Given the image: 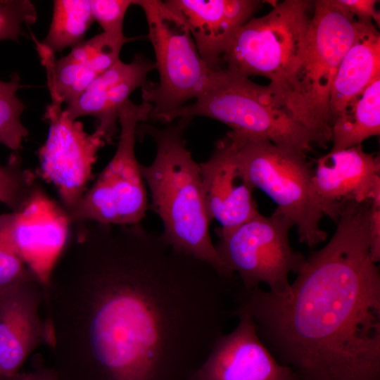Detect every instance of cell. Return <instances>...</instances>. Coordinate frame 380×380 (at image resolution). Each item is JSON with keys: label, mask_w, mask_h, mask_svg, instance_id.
<instances>
[{"label": "cell", "mask_w": 380, "mask_h": 380, "mask_svg": "<svg viewBox=\"0 0 380 380\" xmlns=\"http://www.w3.org/2000/svg\"><path fill=\"white\" fill-rule=\"evenodd\" d=\"M208 215L227 232L259 213L253 198L254 187L239 160L232 139L227 133L219 139L210 158L199 163Z\"/></svg>", "instance_id": "14"}, {"label": "cell", "mask_w": 380, "mask_h": 380, "mask_svg": "<svg viewBox=\"0 0 380 380\" xmlns=\"http://www.w3.org/2000/svg\"><path fill=\"white\" fill-rule=\"evenodd\" d=\"M44 118L49 132L39 150V172L54 185L69 215L87 191L98 152L106 143L95 131L87 133L56 103L46 106Z\"/></svg>", "instance_id": "12"}, {"label": "cell", "mask_w": 380, "mask_h": 380, "mask_svg": "<svg viewBox=\"0 0 380 380\" xmlns=\"http://www.w3.org/2000/svg\"><path fill=\"white\" fill-rule=\"evenodd\" d=\"M192 118H179L165 127L139 125L151 137L156 156L140 170L151 196L150 208L163 225L164 240L175 249L203 260L226 275H233L220 260L210 233L199 163L186 146L184 135Z\"/></svg>", "instance_id": "3"}, {"label": "cell", "mask_w": 380, "mask_h": 380, "mask_svg": "<svg viewBox=\"0 0 380 380\" xmlns=\"http://www.w3.org/2000/svg\"><path fill=\"white\" fill-rule=\"evenodd\" d=\"M358 21L373 22L379 26L380 13L376 8V0H337Z\"/></svg>", "instance_id": "29"}, {"label": "cell", "mask_w": 380, "mask_h": 380, "mask_svg": "<svg viewBox=\"0 0 380 380\" xmlns=\"http://www.w3.org/2000/svg\"><path fill=\"white\" fill-rule=\"evenodd\" d=\"M370 202L347 204L335 233L277 294L241 284L245 311L270 353L298 380H380V273L369 252Z\"/></svg>", "instance_id": "2"}, {"label": "cell", "mask_w": 380, "mask_h": 380, "mask_svg": "<svg viewBox=\"0 0 380 380\" xmlns=\"http://www.w3.org/2000/svg\"><path fill=\"white\" fill-rule=\"evenodd\" d=\"M18 380H57V377L53 371L46 369L25 374Z\"/></svg>", "instance_id": "30"}, {"label": "cell", "mask_w": 380, "mask_h": 380, "mask_svg": "<svg viewBox=\"0 0 380 380\" xmlns=\"http://www.w3.org/2000/svg\"><path fill=\"white\" fill-rule=\"evenodd\" d=\"M32 277L34 276L23 260L2 246L0 250V292Z\"/></svg>", "instance_id": "27"}, {"label": "cell", "mask_w": 380, "mask_h": 380, "mask_svg": "<svg viewBox=\"0 0 380 380\" xmlns=\"http://www.w3.org/2000/svg\"><path fill=\"white\" fill-rule=\"evenodd\" d=\"M294 226L277 208L269 217L260 213L227 232H217L215 244L224 266L242 286L253 289L264 283L279 294L289 286L290 273H297L305 256L291 248L289 234Z\"/></svg>", "instance_id": "10"}, {"label": "cell", "mask_w": 380, "mask_h": 380, "mask_svg": "<svg viewBox=\"0 0 380 380\" xmlns=\"http://www.w3.org/2000/svg\"><path fill=\"white\" fill-rule=\"evenodd\" d=\"M32 279L0 292V377L14 376L47 337L38 315L37 298L30 286Z\"/></svg>", "instance_id": "19"}, {"label": "cell", "mask_w": 380, "mask_h": 380, "mask_svg": "<svg viewBox=\"0 0 380 380\" xmlns=\"http://www.w3.org/2000/svg\"><path fill=\"white\" fill-rule=\"evenodd\" d=\"M235 317L237 326L217 339L193 380H298L262 343L249 313Z\"/></svg>", "instance_id": "13"}, {"label": "cell", "mask_w": 380, "mask_h": 380, "mask_svg": "<svg viewBox=\"0 0 380 380\" xmlns=\"http://www.w3.org/2000/svg\"><path fill=\"white\" fill-rule=\"evenodd\" d=\"M155 68V63L142 54L135 55L128 63L120 59L68 103L64 112L71 120L94 117L95 132L110 144L118 131L120 109L135 89L147 84V76Z\"/></svg>", "instance_id": "18"}, {"label": "cell", "mask_w": 380, "mask_h": 380, "mask_svg": "<svg viewBox=\"0 0 380 380\" xmlns=\"http://www.w3.org/2000/svg\"><path fill=\"white\" fill-rule=\"evenodd\" d=\"M94 22L89 0H56L48 33L39 43L55 55L84 41Z\"/></svg>", "instance_id": "22"}, {"label": "cell", "mask_w": 380, "mask_h": 380, "mask_svg": "<svg viewBox=\"0 0 380 380\" xmlns=\"http://www.w3.org/2000/svg\"><path fill=\"white\" fill-rule=\"evenodd\" d=\"M379 77V32L373 22L357 20L356 35L340 63L331 87V125L344 108Z\"/></svg>", "instance_id": "20"}, {"label": "cell", "mask_w": 380, "mask_h": 380, "mask_svg": "<svg viewBox=\"0 0 380 380\" xmlns=\"http://www.w3.org/2000/svg\"><path fill=\"white\" fill-rule=\"evenodd\" d=\"M146 16L158 83L141 88L143 102L152 106L150 118L163 122L170 113L196 99L210 85L215 71L201 58L184 21L160 0H137Z\"/></svg>", "instance_id": "7"}, {"label": "cell", "mask_w": 380, "mask_h": 380, "mask_svg": "<svg viewBox=\"0 0 380 380\" xmlns=\"http://www.w3.org/2000/svg\"><path fill=\"white\" fill-rule=\"evenodd\" d=\"M134 38L102 32L72 48L64 57L55 55L36 41L47 75L51 102L67 105L77 99L99 75L120 60L125 44Z\"/></svg>", "instance_id": "17"}, {"label": "cell", "mask_w": 380, "mask_h": 380, "mask_svg": "<svg viewBox=\"0 0 380 380\" xmlns=\"http://www.w3.org/2000/svg\"><path fill=\"white\" fill-rule=\"evenodd\" d=\"M312 180L323 214L337 221L348 203L368 201L380 192L379 156L362 145L330 151L317 160Z\"/></svg>", "instance_id": "15"}, {"label": "cell", "mask_w": 380, "mask_h": 380, "mask_svg": "<svg viewBox=\"0 0 380 380\" xmlns=\"http://www.w3.org/2000/svg\"><path fill=\"white\" fill-rule=\"evenodd\" d=\"M369 236L372 259L378 263L380 261V192L370 200Z\"/></svg>", "instance_id": "28"}, {"label": "cell", "mask_w": 380, "mask_h": 380, "mask_svg": "<svg viewBox=\"0 0 380 380\" xmlns=\"http://www.w3.org/2000/svg\"><path fill=\"white\" fill-rule=\"evenodd\" d=\"M38 183L34 173L22 166L20 158L13 155L0 165V202L17 212L25 204Z\"/></svg>", "instance_id": "24"}, {"label": "cell", "mask_w": 380, "mask_h": 380, "mask_svg": "<svg viewBox=\"0 0 380 380\" xmlns=\"http://www.w3.org/2000/svg\"><path fill=\"white\" fill-rule=\"evenodd\" d=\"M94 21L99 23L103 32L121 35L127 11L133 0H89Z\"/></svg>", "instance_id": "26"}, {"label": "cell", "mask_w": 380, "mask_h": 380, "mask_svg": "<svg viewBox=\"0 0 380 380\" xmlns=\"http://www.w3.org/2000/svg\"><path fill=\"white\" fill-rule=\"evenodd\" d=\"M357 29V19L337 0L314 1L308 37L300 58L279 86L268 87L276 103L313 134L323 148L331 139V87Z\"/></svg>", "instance_id": "4"}, {"label": "cell", "mask_w": 380, "mask_h": 380, "mask_svg": "<svg viewBox=\"0 0 380 380\" xmlns=\"http://www.w3.org/2000/svg\"><path fill=\"white\" fill-rule=\"evenodd\" d=\"M20 87L16 72L8 81L0 80V144L14 151L22 148L23 140L29 136L21 121L25 105L17 96Z\"/></svg>", "instance_id": "23"}, {"label": "cell", "mask_w": 380, "mask_h": 380, "mask_svg": "<svg viewBox=\"0 0 380 380\" xmlns=\"http://www.w3.org/2000/svg\"><path fill=\"white\" fill-rule=\"evenodd\" d=\"M207 117L218 120L231 131L270 141L306 154L316 137L292 118L274 101L270 89L226 68L215 72L201 95L167 115L163 122L181 118Z\"/></svg>", "instance_id": "5"}, {"label": "cell", "mask_w": 380, "mask_h": 380, "mask_svg": "<svg viewBox=\"0 0 380 380\" xmlns=\"http://www.w3.org/2000/svg\"><path fill=\"white\" fill-rule=\"evenodd\" d=\"M227 134L251 184L297 227L300 242L314 247L324 241L327 234L319 227L324 214L305 154L265 139Z\"/></svg>", "instance_id": "6"}, {"label": "cell", "mask_w": 380, "mask_h": 380, "mask_svg": "<svg viewBox=\"0 0 380 380\" xmlns=\"http://www.w3.org/2000/svg\"><path fill=\"white\" fill-rule=\"evenodd\" d=\"M313 10L314 1L274 3L267 14L252 18L239 30L222 57L223 68L247 78L266 77L268 87L275 89L304 49Z\"/></svg>", "instance_id": "8"}, {"label": "cell", "mask_w": 380, "mask_h": 380, "mask_svg": "<svg viewBox=\"0 0 380 380\" xmlns=\"http://www.w3.org/2000/svg\"><path fill=\"white\" fill-rule=\"evenodd\" d=\"M71 225L62 205L38 184L20 210L0 215V243L23 260L38 282L47 285Z\"/></svg>", "instance_id": "11"}, {"label": "cell", "mask_w": 380, "mask_h": 380, "mask_svg": "<svg viewBox=\"0 0 380 380\" xmlns=\"http://www.w3.org/2000/svg\"><path fill=\"white\" fill-rule=\"evenodd\" d=\"M380 133V77L375 79L334 119L331 151L362 145Z\"/></svg>", "instance_id": "21"}, {"label": "cell", "mask_w": 380, "mask_h": 380, "mask_svg": "<svg viewBox=\"0 0 380 380\" xmlns=\"http://www.w3.org/2000/svg\"><path fill=\"white\" fill-rule=\"evenodd\" d=\"M165 4L186 23L197 50L213 71L239 30L264 3L259 0H168Z\"/></svg>", "instance_id": "16"}, {"label": "cell", "mask_w": 380, "mask_h": 380, "mask_svg": "<svg viewBox=\"0 0 380 380\" xmlns=\"http://www.w3.org/2000/svg\"><path fill=\"white\" fill-rule=\"evenodd\" d=\"M152 106L127 100L119 110L120 134L115 154L69 214L71 224L95 222L112 225L141 223L149 208L146 184L135 154L137 129L150 118Z\"/></svg>", "instance_id": "9"}, {"label": "cell", "mask_w": 380, "mask_h": 380, "mask_svg": "<svg viewBox=\"0 0 380 380\" xmlns=\"http://www.w3.org/2000/svg\"><path fill=\"white\" fill-rule=\"evenodd\" d=\"M81 246L95 298L89 345L102 380H193L235 317L236 275L140 223H96Z\"/></svg>", "instance_id": "1"}, {"label": "cell", "mask_w": 380, "mask_h": 380, "mask_svg": "<svg viewBox=\"0 0 380 380\" xmlns=\"http://www.w3.org/2000/svg\"><path fill=\"white\" fill-rule=\"evenodd\" d=\"M37 18L34 5L29 0H0V41L18 42L23 25L34 24Z\"/></svg>", "instance_id": "25"}]
</instances>
